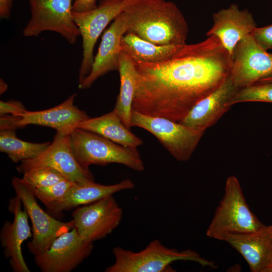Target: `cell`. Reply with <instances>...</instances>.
Returning <instances> with one entry per match:
<instances>
[{
    "label": "cell",
    "mask_w": 272,
    "mask_h": 272,
    "mask_svg": "<svg viewBox=\"0 0 272 272\" xmlns=\"http://www.w3.org/2000/svg\"><path fill=\"white\" fill-rule=\"evenodd\" d=\"M238 90L229 76L218 88L198 102L179 123L207 129L229 110L231 101Z\"/></svg>",
    "instance_id": "obj_18"
},
{
    "label": "cell",
    "mask_w": 272,
    "mask_h": 272,
    "mask_svg": "<svg viewBox=\"0 0 272 272\" xmlns=\"http://www.w3.org/2000/svg\"><path fill=\"white\" fill-rule=\"evenodd\" d=\"M21 200L16 195L10 199L9 209L14 214L13 221H6L0 233L4 253L10 259V265L15 272H30L22 251L23 242L32 237L28 223L29 216L24 209L22 210Z\"/></svg>",
    "instance_id": "obj_14"
},
{
    "label": "cell",
    "mask_w": 272,
    "mask_h": 272,
    "mask_svg": "<svg viewBox=\"0 0 272 272\" xmlns=\"http://www.w3.org/2000/svg\"><path fill=\"white\" fill-rule=\"evenodd\" d=\"M13 0H0V17L8 19L11 15Z\"/></svg>",
    "instance_id": "obj_31"
},
{
    "label": "cell",
    "mask_w": 272,
    "mask_h": 272,
    "mask_svg": "<svg viewBox=\"0 0 272 272\" xmlns=\"http://www.w3.org/2000/svg\"><path fill=\"white\" fill-rule=\"evenodd\" d=\"M269 226H270L271 238V242H272V225H270Z\"/></svg>",
    "instance_id": "obj_35"
},
{
    "label": "cell",
    "mask_w": 272,
    "mask_h": 272,
    "mask_svg": "<svg viewBox=\"0 0 272 272\" xmlns=\"http://www.w3.org/2000/svg\"><path fill=\"white\" fill-rule=\"evenodd\" d=\"M225 242L242 255L252 272H265L272 265L269 226L258 232L229 236Z\"/></svg>",
    "instance_id": "obj_19"
},
{
    "label": "cell",
    "mask_w": 272,
    "mask_h": 272,
    "mask_svg": "<svg viewBox=\"0 0 272 272\" xmlns=\"http://www.w3.org/2000/svg\"><path fill=\"white\" fill-rule=\"evenodd\" d=\"M72 1L29 0L31 16L23 35L37 36L50 31L60 34L69 43H75L81 33L73 19Z\"/></svg>",
    "instance_id": "obj_8"
},
{
    "label": "cell",
    "mask_w": 272,
    "mask_h": 272,
    "mask_svg": "<svg viewBox=\"0 0 272 272\" xmlns=\"http://www.w3.org/2000/svg\"><path fill=\"white\" fill-rule=\"evenodd\" d=\"M48 167L54 169L63 177L74 182L94 180L89 170L82 168L77 162L72 150L69 135L58 133L52 143L40 155L21 162L17 167L20 173L37 167Z\"/></svg>",
    "instance_id": "obj_13"
},
{
    "label": "cell",
    "mask_w": 272,
    "mask_h": 272,
    "mask_svg": "<svg viewBox=\"0 0 272 272\" xmlns=\"http://www.w3.org/2000/svg\"><path fill=\"white\" fill-rule=\"evenodd\" d=\"M28 110L20 102L16 100L0 101V115L22 116Z\"/></svg>",
    "instance_id": "obj_29"
},
{
    "label": "cell",
    "mask_w": 272,
    "mask_h": 272,
    "mask_svg": "<svg viewBox=\"0 0 272 272\" xmlns=\"http://www.w3.org/2000/svg\"><path fill=\"white\" fill-rule=\"evenodd\" d=\"M127 0H102L97 8L87 12H73V19L82 37V59L79 69V86L90 73L93 63L94 48L108 24L122 11Z\"/></svg>",
    "instance_id": "obj_9"
},
{
    "label": "cell",
    "mask_w": 272,
    "mask_h": 272,
    "mask_svg": "<svg viewBox=\"0 0 272 272\" xmlns=\"http://www.w3.org/2000/svg\"><path fill=\"white\" fill-rule=\"evenodd\" d=\"M75 183L64 179L48 186L34 188L35 194L47 207L61 199Z\"/></svg>",
    "instance_id": "obj_27"
},
{
    "label": "cell",
    "mask_w": 272,
    "mask_h": 272,
    "mask_svg": "<svg viewBox=\"0 0 272 272\" xmlns=\"http://www.w3.org/2000/svg\"><path fill=\"white\" fill-rule=\"evenodd\" d=\"M134 183L129 179H124L112 185H103L94 180L75 182L66 195L60 200L46 207L53 215L89 204L105 197L124 190L133 189Z\"/></svg>",
    "instance_id": "obj_20"
},
{
    "label": "cell",
    "mask_w": 272,
    "mask_h": 272,
    "mask_svg": "<svg viewBox=\"0 0 272 272\" xmlns=\"http://www.w3.org/2000/svg\"><path fill=\"white\" fill-rule=\"evenodd\" d=\"M269 82H272V73L259 80L256 83H269Z\"/></svg>",
    "instance_id": "obj_32"
},
{
    "label": "cell",
    "mask_w": 272,
    "mask_h": 272,
    "mask_svg": "<svg viewBox=\"0 0 272 272\" xmlns=\"http://www.w3.org/2000/svg\"><path fill=\"white\" fill-rule=\"evenodd\" d=\"M7 89V86L3 80H1V93H4Z\"/></svg>",
    "instance_id": "obj_33"
},
{
    "label": "cell",
    "mask_w": 272,
    "mask_h": 272,
    "mask_svg": "<svg viewBox=\"0 0 272 272\" xmlns=\"http://www.w3.org/2000/svg\"><path fill=\"white\" fill-rule=\"evenodd\" d=\"M134 61L137 72L132 109L180 122L229 76L231 58L215 36L184 44L169 59Z\"/></svg>",
    "instance_id": "obj_1"
},
{
    "label": "cell",
    "mask_w": 272,
    "mask_h": 272,
    "mask_svg": "<svg viewBox=\"0 0 272 272\" xmlns=\"http://www.w3.org/2000/svg\"><path fill=\"white\" fill-rule=\"evenodd\" d=\"M97 7L96 0H74L73 12L81 13L93 10Z\"/></svg>",
    "instance_id": "obj_30"
},
{
    "label": "cell",
    "mask_w": 272,
    "mask_h": 272,
    "mask_svg": "<svg viewBox=\"0 0 272 272\" xmlns=\"http://www.w3.org/2000/svg\"><path fill=\"white\" fill-rule=\"evenodd\" d=\"M115 261L106 272H163L172 270L170 264L178 260L191 261L203 266L216 268V263L191 249L178 251L154 240L139 252L117 246L113 250ZM172 271V270H171Z\"/></svg>",
    "instance_id": "obj_4"
},
{
    "label": "cell",
    "mask_w": 272,
    "mask_h": 272,
    "mask_svg": "<svg viewBox=\"0 0 272 272\" xmlns=\"http://www.w3.org/2000/svg\"><path fill=\"white\" fill-rule=\"evenodd\" d=\"M213 20V26L207 33V36L217 37L231 58L237 44L251 34L257 27L252 14L247 9L241 10L235 4L214 13Z\"/></svg>",
    "instance_id": "obj_16"
},
{
    "label": "cell",
    "mask_w": 272,
    "mask_h": 272,
    "mask_svg": "<svg viewBox=\"0 0 272 272\" xmlns=\"http://www.w3.org/2000/svg\"><path fill=\"white\" fill-rule=\"evenodd\" d=\"M249 102L272 103V82L256 83L238 90L231 105Z\"/></svg>",
    "instance_id": "obj_25"
},
{
    "label": "cell",
    "mask_w": 272,
    "mask_h": 272,
    "mask_svg": "<svg viewBox=\"0 0 272 272\" xmlns=\"http://www.w3.org/2000/svg\"><path fill=\"white\" fill-rule=\"evenodd\" d=\"M93 243L86 242L74 228L58 237L46 251L34 256L42 272H70L91 253Z\"/></svg>",
    "instance_id": "obj_12"
},
{
    "label": "cell",
    "mask_w": 272,
    "mask_h": 272,
    "mask_svg": "<svg viewBox=\"0 0 272 272\" xmlns=\"http://www.w3.org/2000/svg\"><path fill=\"white\" fill-rule=\"evenodd\" d=\"M16 129H3L0 132V151L14 162L35 158L43 153L50 143H33L18 138Z\"/></svg>",
    "instance_id": "obj_24"
},
{
    "label": "cell",
    "mask_w": 272,
    "mask_h": 272,
    "mask_svg": "<svg viewBox=\"0 0 272 272\" xmlns=\"http://www.w3.org/2000/svg\"><path fill=\"white\" fill-rule=\"evenodd\" d=\"M76 94L70 96L60 104L44 110L27 111L24 115L18 116L17 128L34 124L55 129L61 135H69L79 124L90 117L84 111L75 105Z\"/></svg>",
    "instance_id": "obj_15"
},
{
    "label": "cell",
    "mask_w": 272,
    "mask_h": 272,
    "mask_svg": "<svg viewBox=\"0 0 272 272\" xmlns=\"http://www.w3.org/2000/svg\"><path fill=\"white\" fill-rule=\"evenodd\" d=\"M121 14L127 31L158 45H184L188 33L176 5L165 0H127Z\"/></svg>",
    "instance_id": "obj_2"
},
{
    "label": "cell",
    "mask_w": 272,
    "mask_h": 272,
    "mask_svg": "<svg viewBox=\"0 0 272 272\" xmlns=\"http://www.w3.org/2000/svg\"><path fill=\"white\" fill-rule=\"evenodd\" d=\"M73 154L80 165L89 170L91 165L120 164L137 171L145 165L137 148L116 144L96 133L76 128L70 134Z\"/></svg>",
    "instance_id": "obj_5"
},
{
    "label": "cell",
    "mask_w": 272,
    "mask_h": 272,
    "mask_svg": "<svg viewBox=\"0 0 272 272\" xmlns=\"http://www.w3.org/2000/svg\"><path fill=\"white\" fill-rule=\"evenodd\" d=\"M265 227L250 210L237 178L229 176L207 236L225 241L229 236L258 232Z\"/></svg>",
    "instance_id": "obj_3"
},
{
    "label": "cell",
    "mask_w": 272,
    "mask_h": 272,
    "mask_svg": "<svg viewBox=\"0 0 272 272\" xmlns=\"http://www.w3.org/2000/svg\"><path fill=\"white\" fill-rule=\"evenodd\" d=\"M183 45H158L132 33H126L121 38L120 49L128 53L134 61L155 63L169 59Z\"/></svg>",
    "instance_id": "obj_23"
},
{
    "label": "cell",
    "mask_w": 272,
    "mask_h": 272,
    "mask_svg": "<svg viewBox=\"0 0 272 272\" xmlns=\"http://www.w3.org/2000/svg\"><path fill=\"white\" fill-rule=\"evenodd\" d=\"M12 185L31 221L33 236L28 248L34 256L47 250L58 237L75 228L72 220L62 222L45 212L37 201L34 188L22 178L13 177Z\"/></svg>",
    "instance_id": "obj_7"
},
{
    "label": "cell",
    "mask_w": 272,
    "mask_h": 272,
    "mask_svg": "<svg viewBox=\"0 0 272 272\" xmlns=\"http://www.w3.org/2000/svg\"><path fill=\"white\" fill-rule=\"evenodd\" d=\"M77 128L98 134L119 145L133 148L141 146L143 141L123 123L115 110L80 123Z\"/></svg>",
    "instance_id": "obj_21"
},
{
    "label": "cell",
    "mask_w": 272,
    "mask_h": 272,
    "mask_svg": "<svg viewBox=\"0 0 272 272\" xmlns=\"http://www.w3.org/2000/svg\"><path fill=\"white\" fill-rule=\"evenodd\" d=\"M271 73L272 54L260 46L251 34L237 44L229 76L238 89L253 85Z\"/></svg>",
    "instance_id": "obj_11"
},
{
    "label": "cell",
    "mask_w": 272,
    "mask_h": 272,
    "mask_svg": "<svg viewBox=\"0 0 272 272\" xmlns=\"http://www.w3.org/2000/svg\"><path fill=\"white\" fill-rule=\"evenodd\" d=\"M251 35L262 48L265 50L272 49V24L262 27H256Z\"/></svg>",
    "instance_id": "obj_28"
},
{
    "label": "cell",
    "mask_w": 272,
    "mask_h": 272,
    "mask_svg": "<svg viewBox=\"0 0 272 272\" xmlns=\"http://www.w3.org/2000/svg\"><path fill=\"white\" fill-rule=\"evenodd\" d=\"M22 179L34 188L48 186L66 179L59 172L48 167L30 169L23 173Z\"/></svg>",
    "instance_id": "obj_26"
},
{
    "label": "cell",
    "mask_w": 272,
    "mask_h": 272,
    "mask_svg": "<svg viewBox=\"0 0 272 272\" xmlns=\"http://www.w3.org/2000/svg\"><path fill=\"white\" fill-rule=\"evenodd\" d=\"M131 126L143 128L154 135L177 161H188L206 130L186 126L170 119L147 115L132 109Z\"/></svg>",
    "instance_id": "obj_6"
},
{
    "label": "cell",
    "mask_w": 272,
    "mask_h": 272,
    "mask_svg": "<svg viewBox=\"0 0 272 272\" xmlns=\"http://www.w3.org/2000/svg\"><path fill=\"white\" fill-rule=\"evenodd\" d=\"M265 272H272V265L268 267Z\"/></svg>",
    "instance_id": "obj_34"
},
{
    "label": "cell",
    "mask_w": 272,
    "mask_h": 272,
    "mask_svg": "<svg viewBox=\"0 0 272 272\" xmlns=\"http://www.w3.org/2000/svg\"><path fill=\"white\" fill-rule=\"evenodd\" d=\"M122 216V209L113 195L77 207L72 214L79 235L91 243L111 234L119 225Z\"/></svg>",
    "instance_id": "obj_10"
},
{
    "label": "cell",
    "mask_w": 272,
    "mask_h": 272,
    "mask_svg": "<svg viewBox=\"0 0 272 272\" xmlns=\"http://www.w3.org/2000/svg\"><path fill=\"white\" fill-rule=\"evenodd\" d=\"M121 13L104 32L91 71L79 86V88L88 89L98 78L109 72L118 71L121 40L127 31L126 22Z\"/></svg>",
    "instance_id": "obj_17"
},
{
    "label": "cell",
    "mask_w": 272,
    "mask_h": 272,
    "mask_svg": "<svg viewBox=\"0 0 272 272\" xmlns=\"http://www.w3.org/2000/svg\"><path fill=\"white\" fill-rule=\"evenodd\" d=\"M120 86L114 110L124 125L130 130L132 102L135 89L137 72L133 59L121 51L119 57Z\"/></svg>",
    "instance_id": "obj_22"
}]
</instances>
